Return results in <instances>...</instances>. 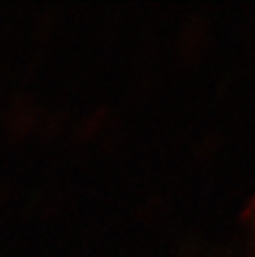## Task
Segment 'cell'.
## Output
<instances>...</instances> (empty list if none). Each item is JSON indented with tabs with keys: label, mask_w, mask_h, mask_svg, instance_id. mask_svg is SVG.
I'll return each instance as SVG.
<instances>
[{
	"label": "cell",
	"mask_w": 255,
	"mask_h": 257,
	"mask_svg": "<svg viewBox=\"0 0 255 257\" xmlns=\"http://www.w3.org/2000/svg\"><path fill=\"white\" fill-rule=\"evenodd\" d=\"M251 223H253V230H255V208H253V212H251Z\"/></svg>",
	"instance_id": "obj_1"
}]
</instances>
